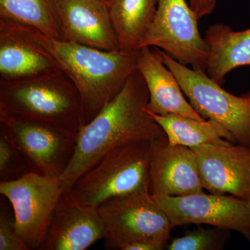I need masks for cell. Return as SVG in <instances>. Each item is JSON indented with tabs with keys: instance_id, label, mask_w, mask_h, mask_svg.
Wrapping results in <instances>:
<instances>
[{
	"instance_id": "obj_1",
	"label": "cell",
	"mask_w": 250,
	"mask_h": 250,
	"mask_svg": "<svg viewBox=\"0 0 250 250\" xmlns=\"http://www.w3.org/2000/svg\"><path fill=\"white\" fill-rule=\"evenodd\" d=\"M149 99L147 85L137 69L116 98L77 134L73 157L59 178L64 192L113 149L166 136L147 110Z\"/></svg>"
},
{
	"instance_id": "obj_2",
	"label": "cell",
	"mask_w": 250,
	"mask_h": 250,
	"mask_svg": "<svg viewBox=\"0 0 250 250\" xmlns=\"http://www.w3.org/2000/svg\"><path fill=\"white\" fill-rule=\"evenodd\" d=\"M33 34L76 86L83 126L116 98L138 69V50H103L51 39L35 29Z\"/></svg>"
},
{
	"instance_id": "obj_3",
	"label": "cell",
	"mask_w": 250,
	"mask_h": 250,
	"mask_svg": "<svg viewBox=\"0 0 250 250\" xmlns=\"http://www.w3.org/2000/svg\"><path fill=\"white\" fill-rule=\"evenodd\" d=\"M0 115L41 122L77 136L83 126L80 93L62 70L0 82Z\"/></svg>"
},
{
	"instance_id": "obj_4",
	"label": "cell",
	"mask_w": 250,
	"mask_h": 250,
	"mask_svg": "<svg viewBox=\"0 0 250 250\" xmlns=\"http://www.w3.org/2000/svg\"><path fill=\"white\" fill-rule=\"evenodd\" d=\"M149 141L122 146L82 174L67 193L80 203L98 207L113 197L149 192Z\"/></svg>"
},
{
	"instance_id": "obj_5",
	"label": "cell",
	"mask_w": 250,
	"mask_h": 250,
	"mask_svg": "<svg viewBox=\"0 0 250 250\" xmlns=\"http://www.w3.org/2000/svg\"><path fill=\"white\" fill-rule=\"evenodd\" d=\"M98 210L106 249L123 250L135 243L167 248L174 228L149 191L113 197L98 207Z\"/></svg>"
},
{
	"instance_id": "obj_6",
	"label": "cell",
	"mask_w": 250,
	"mask_h": 250,
	"mask_svg": "<svg viewBox=\"0 0 250 250\" xmlns=\"http://www.w3.org/2000/svg\"><path fill=\"white\" fill-rule=\"evenodd\" d=\"M161 52L194 109L205 120L223 125L238 144L250 147V90L240 96L229 93L207 72L189 68Z\"/></svg>"
},
{
	"instance_id": "obj_7",
	"label": "cell",
	"mask_w": 250,
	"mask_h": 250,
	"mask_svg": "<svg viewBox=\"0 0 250 250\" xmlns=\"http://www.w3.org/2000/svg\"><path fill=\"white\" fill-rule=\"evenodd\" d=\"M60 179L29 172L0 182V193L11 202L18 236L30 250H40L64 193Z\"/></svg>"
},
{
	"instance_id": "obj_8",
	"label": "cell",
	"mask_w": 250,
	"mask_h": 250,
	"mask_svg": "<svg viewBox=\"0 0 250 250\" xmlns=\"http://www.w3.org/2000/svg\"><path fill=\"white\" fill-rule=\"evenodd\" d=\"M198 21L187 0H159L142 47L160 48L180 63L207 72L208 47Z\"/></svg>"
},
{
	"instance_id": "obj_9",
	"label": "cell",
	"mask_w": 250,
	"mask_h": 250,
	"mask_svg": "<svg viewBox=\"0 0 250 250\" xmlns=\"http://www.w3.org/2000/svg\"><path fill=\"white\" fill-rule=\"evenodd\" d=\"M0 126L9 134L31 172L60 178L72 161L77 135L22 117L0 115Z\"/></svg>"
},
{
	"instance_id": "obj_10",
	"label": "cell",
	"mask_w": 250,
	"mask_h": 250,
	"mask_svg": "<svg viewBox=\"0 0 250 250\" xmlns=\"http://www.w3.org/2000/svg\"><path fill=\"white\" fill-rule=\"evenodd\" d=\"M153 197L173 228L204 224L236 231L250 241V205L246 200L204 191L184 196Z\"/></svg>"
},
{
	"instance_id": "obj_11",
	"label": "cell",
	"mask_w": 250,
	"mask_h": 250,
	"mask_svg": "<svg viewBox=\"0 0 250 250\" xmlns=\"http://www.w3.org/2000/svg\"><path fill=\"white\" fill-rule=\"evenodd\" d=\"M192 149L196 153L204 189L249 201L250 147L229 143L202 145Z\"/></svg>"
},
{
	"instance_id": "obj_12",
	"label": "cell",
	"mask_w": 250,
	"mask_h": 250,
	"mask_svg": "<svg viewBox=\"0 0 250 250\" xmlns=\"http://www.w3.org/2000/svg\"><path fill=\"white\" fill-rule=\"evenodd\" d=\"M61 70L34 38L33 28L0 18V82H14Z\"/></svg>"
},
{
	"instance_id": "obj_13",
	"label": "cell",
	"mask_w": 250,
	"mask_h": 250,
	"mask_svg": "<svg viewBox=\"0 0 250 250\" xmlns=\"http://www.w3.org/2000/svg\"><path fill=\"white\" fill-rule=\"evenodd\" d=\"M149 192L153 196H184L204 191L196 153L174 146L167 137L150 142Z\"/></svg>"
},
{
	"instance_id": "obj_14",
	"label": "cell",
	"mask_w": 250,
	"mask_h": 250,
	"mask_svg": "<svg viewBox=\"0 0 250 250\" xmlns=\"http://www.w3.org/2000/svg\"><path fill=\"white\" fill-rule=\"evenodd\" d=\"M104 238L98 207L62 194L40 250H85Z\"/></svg>"
},
{
	"instance_id": "obj_15",
	"label": "cell",
	"mask_w": 250,
	"mask_h": 250,
	"mask_svg": "<svg viewBox=\"0 0 250 250\" xmlns=\"http://www.w3.org/2000/svg\"><path fill=\"white\" fill-rule=\"evenodd\" d=\"M57 1L63 41L103 50H121L107 3L103 0Z\"/></svg>"
},
{
	"instance_id": "obj_16",
	"label": "cell",
	"mask_w": 250,
	"mask_h": 250,
	"mask_svg": "<svg viewBox=\"0 0 250 250\" xmlns=\"http://www.w3.org/2000/svg\"><path fill=\"white\" fill-rule=\"evenodd\" d=\"M138 70L149 90L147 110L149 113L205 121L187 101L177 78L164 63L160 49L151 46L138 49Z\"/></svg>"
},
{
	"instance_id": "obj_17",
	"label": "cell",
	"mask_w": 250,
	"mask_h": 250,
	"mask_svg": "<svg viewBox=\"0 0 250 250\" xmlns=\"http://www.w3.org/2000/svg\"><path fill=\"white\" fill-rule=\"evenodd\" d=\"M204 38L208 47L207 74L217 83L223 84L234 69L250 66V28L235 31L223 23L212 24Z\"/></svg>"
},
{
	"instance_id": "obj_18",
	"label": "cell",
	"mask_w": 250,
	"mask_h": 250,
	"mask_svg": "<svg viewBox=\"0 0 250 250\" xmlns=\"http://www.w3.org/2000/svg\"><path fill=\"white\" fill-rule=\"evenodd\" d=\"M159 0H111L108 11L122 51L138 50L154 21Z\"/></svg>"
},
{
	"instance_id": "obj_19",
	"label": "cell",
	"mask_w": 250,
	"mask_h": 250,
	"mask_svg": "<svg viewBox=\"0 0 250 250\" xmlns=\"http://www.w3.org/2000/svg\"><path fill=\"white\" fill-rule=\"evenodd\" d=\"M149 113L161 125L169 143L174 146L192 148L206 144L236 142L226 128L211 120L199 121L179 115L159 116Z\"/></svg>"
},
{
	"instance_id": "obj_20",
	"label": "cell",
	"mask_w": 250,
	"mask_h": 250,
	"mask_svg": "<svg viewBox=\"0 0 250 250\" xmlns=\"http://www.w3.org/2000/svg\"><path fill=\"white\" fill-rule=\"evenodd\" d=\"M0 18L19 23L63 41L57 0H0Z\"/></svg>"
},
{
	"instance_id": "obj_21",
	"label": "cell",
	"mask_w": 250,
	"mask_h": 250,
	"mask_svg": "<svg viewBox=\"0 0 250 250\" xmlns=\"http://www.w3.org/2000/svg\"><path fill=\"white\" fill-rule=\"evenodd\" d=\"M29 172L25 158L4 128L0 126V182L15 180Z\"/></svg>"
},
{
	"instance_id": "obj_22",
	"label": "cell",
	"mask_w": 250,
	"mask_h": 250,
	"mask_svg": "<svg viewBox=\"0 0 250 250\" xmlns=\"http://www.w3.org/2000/svg\"><path fill=\"white\" fill-rule=\"evenodd\" d=\"M223 229L199 228L184 236L174 238L168 243L169 250H218L223 249L226 235Z\"/></svg>"
},
{
	"instance_id": "obj_23",
	"label": "cell",
	"mask_w": 250,
	"mask_h": 250,
	"mask_svg": "<svg viewBox=\"0 0 250 250\" xmlns=\"http://www.w3.org/2000/svg\"><path fill=\"white\" fill-rule=\"evenodd\" d=\"M0 250H30L16 233L14 220L4 211L0 214Z\"/></svg>"
},
{
	"instance_id": "obj_24",
	"label": "cell",
	"mask_w": 250,
	"mask_h": 250,
	"mask_svg": "<svg viewBox=\"0 0 250 250\" xmlns=\"http://www.w3.org/2000/svg\"><path fill=\"white\" fill-rule=\"evenodd\" d=\"M217 0H189V4L199 19L211 14L216 6Z\"/></svg>"
},
{
	"instance_id": "obj_25",
	"label": "cell",
	"mask_w": 250,
	"mask_h": 250,
	"mask_svg": "<svg viewBox=\"0 0 250 250\" xmlns=\"http://www.w3.org/2000/svg\"><path fill=\"white\" fill-rule=\"evenodd\" d=\"M103 1H104V2L107 3L108 4V3L111 0H103Z\"/></svg>"
},
{
	"instance_id": "obj_26",
	"label": "cell",
	"mask_w": 250,
	"mask_h": 250,
	"mask_svg": "<svg viewBox=\"0 0 250 250\" xmlns=\"http://www.w3.org/2000/svg\"><path fill=\"white\" fill-rule=\"evenodd\" d=\"M248 202H249V204H250V198L249 201H248Z\"/></svg>"
}]
</instances>
